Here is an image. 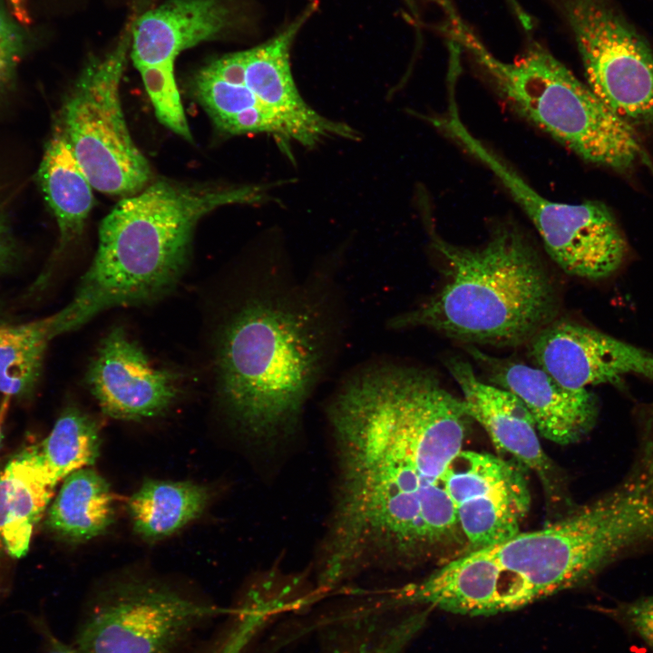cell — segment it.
Instances as JSON below:
<instances>
[{
    "label": "cell",
    "mask_w": 653,
    "mask_h": 653,
    "mask_svg": "<svg viewBox=\"0 0 653 653\" xmlns=\"http://www.w3.org/2000/svg\"><path fill=\"white\" fill-rule=\"evenodd\" d=\"M55 486L37 446L19 453L0 471V544L10 556L21 558L27 552Z\"/></svg>",
    "instance_id": "obj_18"
},
{
    "label": "cell",
    "mask_w": 653,
    "mask_h": 653,
    "mask_svg": "<svg viewBox=\"0 0 653 653\" xmlns=\"http://www.w3.org/2000/svg\"><path fill=\"white\" fill-rule=\"evenodd\" d=\"M17 58L0 53V89L9 79Z\"/></svg>",
    "instance_id": "obj_30"
},
{
    "label": "cell",
    "mask_w": 653,
    "mask_h": 653,
    "mask_svg": "<svg viewBox=\"0 0 653 653\" xmlns=\"http://www.w3.org/2000/svg\"><path fill=\"white\" fill-rule=\"evenodd\" d=\"M179 379L175 372L153 366L122 326L102 338L85 376L105 414L134 421L164 413L178 396Z\"/></svg>",
    "instance_id": "obj_14"
},
{
    "label": "cell",
    "mask_w": 653,
    "mask_h": 653,
    "mask_svg": "<svg viewBox=\"0 0 653 653\" xmlns=\"http://www.w3.org/2000/svg\"><path fill=\"white\" fill-rule=\"evenodd\" d=\"M14 256L12 240L6 224L0 217V271L6 268Z\"/></svg>",
    "instance_id": "obj_28"
},
{
    "label": "cell",
    "mask_w": 653,
    "mask_h": 653,
    "mask_svg": "<svg viewBox=\"0 0 653 653\" xmlns=\"http://www.w3.org/2000/svg\"><path fill=\"white\" fill-rule=\"evenodd\" d=\"M521 469L512 460L476 451L461 450L453 459L444 485L465 541L462 553L521 531L531 505Z\"/></svg>",
    "instance_id": "obj_11"
},
{
    "label": "cell",
    "mask_w": 653,
    "mask_h": 653,
    "mask_svg": "<svg viewBox=\"0 0 653 653\" xmlns=\"http://www.w3.org/2000/svg\"><path fill=\"white\" fill-rule=\"evenodd\" d=\"M446 367L462 392L465 410L487 433L495 448L512 457L540 479L551 502L574 507L566 479L544 452L535 422L521 401L510 392L482 381L472 365L451 357Z\"/></svg>",
    "instance_id": "obj_13"
},
{
    "label": "cell",
    "mask_w": 653,
    "mask_h": 653,
    "mask_svg": "<svg viewBox=\"0 0 653 653\" xmlns=\"http://www.w3.org/2000/svg\"><path fill=\"white\" fill-rule=\"evenodd\" d=\"M100 446L95 420L78 408L69 407L37 450L51 480L57 484L72 473L93 464Z\"/></svg>",
    "instance_id": "obj_24"
},
{
    "label": "cell",
    "mask_w": 653,
    "mask_h": 653,
    "mask_svg": "<svg viewBox=\"0 0 653 653\" xmlns=\"http://www.w3.org/2000/svg\"><path fill=\"white\" fill-rule=\"evenodd\" d=\"M137 69L161 123L187 141H192L175 79L174 63Z\"/></svg>",
    "instance_id": "obj_25"
},
{
    "label": "cell",
    "mask_w": 653,
    "mask_h": 653,
    "mask_svg": "<svg viewBox=\"0 0 653 653\" xmlns=\"http://www.w3.org/2000/svg\"><path fill=\"white\" fill-rule=\"evenodd\" d=\"M133 19L112 50L91 58L63 109L60 127L93 188L132 196L151 180V166L129 132L120 97Z\"/></svg>",
    "instance_id": "obj_7"
},
{
    "label": "cell",
    "mask_w": 653,
    "mask_h": 653,
    "mask_svg": "<svg viewBox=\"0 0 653 653\" xmlns=\"http://www.w3.org/2000/svg\"><path fill=\"white\" fill-rule=\"evenodd\" d=\"M237 22L227 0H170L133 20L136 68L174 63L183 51L224 35Z\"/></svg>",
    "instance_id": "obj_16"
},
{
    "label": "cell",
    "mask_w": 653,
    "mask_h": 653,
    "mask_svg": "<svg viewBox=\"0 0 653 653\" xmlns=\"http://www.w3.org/2000/svg\"><path fill=\"white\" fill-rule=\"evenodd\" d=\"M444 260L445 284L391 320L393 328L426 327L471 346H518L551 322L553 284L534 249L514 226L501 225L479 247L432 237Z\"/></svg>",
    "instance_id": "obj_4"
},
{
    "label": "cell",
    "mask_w": 653,
    "mask_h": 653,
    "mask_svg": "<svg viewBox=\"0 0 653 653\" xmlns=\"http://www.w3.org/2000/svg\"><path fill=\"white\" fill-rule=\"evenodd\" d=\"M209 499L208 489L192 482L144 481L128 502L133 531L147 541L169 537L198 518Z\"/></svg>",
    "instance_id": "obj_21"
},
{
    "label": "cell",
    "mask_w": 653,
    "mask_h": 653,
    "mask_svg": "<svg viewBox=\"0 0 653 653\" xmlns=\"http://www.w3.org/2000/svg\"><path fill=\"white\" fill-rule=\"evenodd\" d=\"M326 415L336 475L318 588L463 552L444 485L472 420L462 398L427 370L382 363L345 380Z\"/></svg>",
    "instance_id": "obj_1"
},
{
    "label": "cell",
    "mask_w": 653,
    "mask_h": 653,
    "mask_svg": "<svg viewBox=\"0 0 653 653\" xmlns=\"http://www.w3.org/2000/svg\"><path fill=\"white\" fill-rule=\"evenodd\" d=\"M601 572L575 506L542 529L457 555L423 579L421 595L430 608L487 617L582 586Z\"/></svg>",
    "instance_id": "obj_5"
},
{
    "label": "cell",
    "mask_w": 653,
    "mask_h": 653,
    "mask_svg": "<svg viewBox=\"0 0 653 653\" xmlns=\"http://www.w3.org/2000/svg\"><path fill=\"white\" fill-rule=\"evenodd\" d=\"M12 15L18 22L27 24L30 23L27 0H6Z\"/></svg>",
    "instance_id": "obj_29"
},
{
    "label": "cell",
    "mask_w": 653,
    "mask_h": 653,
    "mask_svg": "<svg viewBox=\"0 0 653 653\" xmlns=\"http://www.w3.org/2000/svg\"><path fill=\"white\" fill-rule=\"evenodd\" d=\"M264 190L157 180L122 198L101 222L96 253L72 300L54 314L58 334L108 309L168 295L188 266L198 222L222 206L260 202Z\"/></svg>",
    "instance_id": "obj_3"
},
{
    "label": "cell",
    "mask_w": 653,
    "mask_h": 653,
    "mask_svg": "<svg viewBox=\"0 0 653 653\" xmlns=\"http://www.w3.org/2000/svg\"><path fill=\"white\" fill-rule=\"evenodd\" d=\"M5 405H3L0 409V444H1V439H2V420H3V414H5L4 408H5Z\"/></svg>",
    "instance_id": "obj_33"
},
{
    "label": "cell",
    "mask_w": 653,
    "mask_h": 653,
    "mask_svg": "<svg viewBox=\"0 0 653 653\" xmlns=\"http://www.w3.org/2000/svg\"><path fill=\"white\" fill-rule=\"evenodd\" d=\"M575 41L587 85L631 127L653 128V49L614 0H548Z\"/></svg>",
    "instance_id": "obj_10"
},
{
    "label": "cell",
    "mask_w": 653,
    "mask_h": 653,
    "mask_svg": "<svg viewBox=\"0 0 653 653\" xmlns=\"http://www.w3.org/2000/svg\"><path fill=\"white\" fill-rule=\"evenodd\" d=\"M227 612L151 580L101 590L76 635L79 653H177L212 617Z\"/></svg>",
    "instance_id": "obj_9"
},
{
    "label": "cell",
    "mask_w": 653,
    "mask_h": 653,
    "mask_svg": "<svg viewBox=\"0 0 653 653\" xmlns=\"http://www.w3.org/2000/svg\"><path fill=\"white\" fill-rule=\"evenodd\" d=\"M207 653H228L224 649L220 648H210Z\"/></svg>",
    "instance_id": "obj_34"
},
{
    "label": "cell",
    "mask_w": 653,
    "mask_h": 653,
    "mask_svg": "<svg viewBox=\"0 0 653 653\" xmlns=\"http://www.w3.org/2000/svg\"><path fill=\"white\" fill-rule=\"evenodd\" d=\"M443 29L517 112L582 160L626 171L646 156L634 128L538 43L513 62H504L485 47L456 10L446 14Z\"/></svg>",
    "instance_id": "obj_6"
},
{
    "label": "cell",
    "mask_w": 653,
    "mask_h": 653,
    "mask_svg": "<svg viewBox=\"0 0 653 653\" xmlns=\"http://www.w3.org/2000/svg\"><path fill=\"white\" fill-rule=\"evenodd\" d=\"M38 179L55 217L62 249L81 235L93 206V188L60 127L46 146Z\"/></svg>",
    "instance_id": "obj_19"
},
{
    "label": "cell",
    "mask_w": 653,
    "mask_h": 653,
    "mask_svg": "<svg viewBox=\"0 0 653 653\" xmlns=\"http://www.w3.org/2000/svg\"><path fill=\"white\" fill-rule=\"evenodd\" d=\"M467 348L489 383L517 397L532 416L539 434L547 440L561 445L575 443L594 427L599 404L588 389L565 387L536 365L494 357L475 346Z\"/></svg>",
    "instance_id": "obj_15"
},
{
    "label": "cell",
    "mask_w": 653,
    "mask_h": 653,
    "mask_svg": "<svg viewBox=\"0 0 653 653\" xmlns=\"http://www.w3.org/2000/svg\"><path fill=\"white\" fill-rule=\"evenodd\" d=\"M604 611L653 649V595L617 602Z\"/></svg>",
    "instance_id": "obj_26"
},
{
    "label": "cell",
    "mask_w": 653,
    "mask_h": 653,
    "mask_svg": "<svg viewBox=\"0 0 653 653\" xmlns=\"http://www.w3.org/2000/svg\"><path fill=\"white\" fill-rule=\"evenodd\" d=\"M48 653H76V652L71 648H68L64 646L60 645V646H56L54 648H53Z\"/></svg>",
    "instance_id": "obj_31"
},
{
    "label": "cell",
    "mask_w": 653,
    "mask_h": 653,
    "mask_svg": "<svg viewBox=\"0 0 653 653\" xmlns=\"http://www.w3.org/2000/svg\"><path fill=\"white\" fill-rule=\"evenodd\" d=\"M433 122L456 139L502 181L562 270L599 280L620 268L628 253L627 240L604 203L593 200L569 204L541 195L468 132L453 104L444 117L435 118Z\"/></svg>",
    "instance_id": "obj_8"
},
{
    "label": "cell",
    "mask_w": 653,
    "mask_h": 653,
    "mask_svg": "<svg viewBox=\"0 0 653 653\" xmlns=\"http://www.w3.org/2000/svg\"><path fill=\"white\" fill-rule=\"evenodd\" d=\"M288 271L260 270L215 338L218 395L232 420L257 438L296 426L343 334L328 275L299 280Z\"/></svg>",
    "instance_id": "obj_2"
},
{
    "label": "cell",
    "mask_w": 653,
    "mask_h": 653,
    "mask_svg": "<svg viewBox=\"0 0 653 653\" xmlns=\"http://www.w3.org/2000/svg\"><path fill=\"white\" fill-rule=\"evenodd\" d=\"M113 520V497L108 482L93 468L85 467L63 480L49 505L46 524L59 538L83 542L105 532Z\"/></svg>",
    "instance_id": "obj_20"
},
{
    "label": "cell",
    "mask_w": 653,
    "mask_h": 653,
    "mask_svg": "<svg viewBox=\"0 0 653 653\" xmlns=\"http://www.w3.org/2000/svg\"><path fill=\"white\" fill-rule=\"evenodd\" d=\"M22 45L21 32L0 1V53L18 58Z\"/></svg>",
    "instance_id": "obj_27"
},
{
    "label": "cell",
    "mask_w": 653,
    "mask_h": 653,
    "mask_svg": "<svg viewBox=\"0 0 653 653\" xmlns=\"http://www.w3.org/2000/svg\"><path fill=\"white\" fill-rule=\"evenodd\" d=\"M404 1L405 4L408 5V7L410 8V10H411L412 12H414V14L416 13V9H417V8H416V1H415V0H404Z\"/></svg>",
    "instance_id": "obj_32"
},
{
    "label": "cell",
    "mask_w": 653,
    "mask_h": 653,
    "mask_svg": "<svg viewBox=\"0 0 653 653\" xmlns=\"http://www.w3.org/2000/svg\"><path fill=\"white\" fill-rule=\"evenodd\" d=\"M193 92L214 123L229 134L264 133L285 149L286 127L258 102L244 81L242 51L225 54L198 71Z\"/></svg>",
    "instance_id": "obj_17"
},
{
    "label": "cell",
    "mask_w": 653,
    "mask_h": 653,
    "mask_svg": "<svg viewBox=\"0 0 653 653\" xmlns=\"http://www.w3.org/2000/svg\"><path fill=\"white\" fill-rule=\"evenodd\" d=\"M55 337L52 316L20 325H0V393L7 397L34 386L49 342Z\"/></svg>",
    "instance_id": "obj_23"
},
{
    "label": "cell",
    "mask_w": 653,
    "mask_h": 653,
    "mask_svg": "<svg viewBox=\"0 0 653 653\" xmlns=\"http://www.w3.org/2000/svg\"><path fill=\"white\" fill-rule=\"evenodd\" d=\"M376 602L341 615L325 653H404L423 627L424 612L387 617L390 604L383 599Z\"/></svg>",
    "instance_id": "obj_22"
},
{
    "label": "cell",
    "mask_w": 653,
    "mask_h": 653,
    "mask_svg": "<svg viewBox=\"0 0 653 653\" xmlns=\"http://www.w3.org/2000/svg\"><path fill=\"white\" fill-rule=\"evenodd\" d=\"M534 365L565 387L617 384L626 375L653 381V353L570 320H552L529 341Z\"/></svg>",
    "instance_id": "obj_12"
}]
</instances>
